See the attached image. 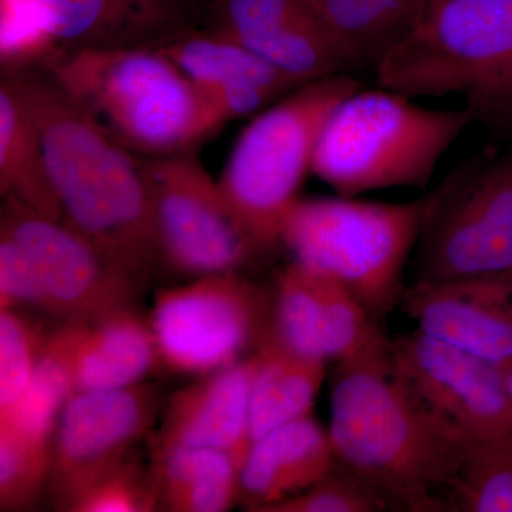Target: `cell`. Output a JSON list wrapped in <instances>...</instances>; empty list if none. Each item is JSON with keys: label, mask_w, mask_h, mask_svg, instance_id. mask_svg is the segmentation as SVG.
Wrapping results in <instances>:
<instances>
[{"label": "cell", "mask_w": 512, "mask_h": 512, "mask_svg": "<svg viewBox=\"0 0 512 512\" xmlns=\"http://www.w3.org/2000/svg\"><path fill=\"white\" fill-rule=\"evenodd\" d=\"M187 23V0H2L0 56L26 64L64 49L157 46Z\"/></svg>", "instance_id": "cell-10"}, {"label": "cell", "mask_w": 512, "mask_h": 512, "mask_svg": "<svg viewBox=\"0 0 512 512\" xmlns=\"http://www.w3.org/2000/svg\"><path fill=\"white\" fill-rule=\"evenodd\" d=\"M0 190L3 197L43 217L62 220L42 140L6 79L0 84Z\"/></svg>", "instance_id": "cell-22"}, {"label": "cell", "mask_w": 512, "mask_h": 512, "mask_svg": "<svg viewBox=\"0 0 512 512\" xmlns=\"http://www.w3.org/2000/svg\"><path fill=\"white\" fill-rule=\"evenodd\" d=\"M100 130L143 158L200 147L224 124L156 46L64 49L37 67Z\"/></svg>", "instance_id": "cell-3"}, {"label": "cell", "mask_w": 512, "mask_h": 512, "mask_svg": "<svg viewBox=\"0 0 512 512\" xmlns=\"http://www.w3.org/2000/svg\"><path fill=\"white\" fill-rule=\"evenodd\" d=\"M394 367L434 416L468 444L512 434L505 367L424 335L390 339Z\"/></svg>", "instance_id": "cell-13"}, {"label": "cell", "mask_w": 512, "mask_h": 512, "mask_svg": "<svg viewBox=\"0 0 512 512\" xmlns=\"http://www.w3.org/2000/svg\"><path fill=\"white\" fill-rule=\"evenodd\" d=\"M200 90L234 83H255L288 94L299 83L255 55L237 40L212 30L185 29L156 46Z\"/></svg>", "instance_id": "cell-23"}, {"label": "cell", "mask_w": 512, "mask_h": 512, "mask_svg": "<svg viewBox=\"0 0 512 512\" xmlns=\"http://www.w3.org/2000/svg\"><path fill=\"white\" fill-rule=\"evenodd\" d=\"M505 375H507L508 390H510L512 399V363L507 367V369H505Z\"/></svg>", "instance_id": "cell-36"}, {"label": "cell", "mask_w": 512, "mask_h": 512, "mask_svg": "<svg viewBox=\"0 0 512 512\" xmlns=\"http://www.w3.org/2000/svg\"><path fill=\"white\" fill-rule=\"evenodd\" d=\"M360 87L350 73L302 84L255 114L239 134L218 185L256 254L282 244L323 127L340 101Z\"/></svg>", "instance_id": "cell-5"}, {"label": "cell", "mask_w": 512, "mask_h": 512, "mask_svg": "<svg viewBox=\"0 0 512 512\" xmlns=\"http://www.w3.org/2000/svg\"><path fill=\"white\" fill-rule=\"evenodd\" d=\"M89 323L66 320L50 333L30 377L28 389L0 430H13L50 447L57 420L73 393V360L77 342Z\"/></svg>", "instance_id": "cell-25"}, {"label": "cell", "mask_w": 512, "mask_h": 512, "mask_svg": "<svg viewBox=\"0 0 512 512\" xmlns=\"http://www.w3.org/2000/svg\"><path fill=\"white\" fill-rule=\"evenodd\" d=\"M35 309L50 315L46 293L18 245L0 235V311Z\"/></svg>", "instance_id": "cell-33"}, {"label": "cell", "mask_w": 512, "mask_h": 512, "mask_svg": "<svg viewBox=\"0 0 512 512\" xmlns=\"http://www.w3.org/2000/svg\"><path fill=\"white\" fill-rule=\"evenodd\" d=\"M148 322L158 360L174 372L205 376L259 349L271 329L272 298L238 272L198 276L161 289Z\"/></svg>", "instance_id": "cell-9"}, {"label": "cell", "mask_w": 512, "mask_h": 512, "mask_svg": "<svg viewBox=\"0 0 512 512\" xmlns=\"http://www.w3.org/2000/svg\"><path fill=\"white\" fill-rule=\"evenodd\" d=\"M0 235L18 245L35 269L55 318L94 323L133 308L138 279L67 225L5 198Z\"/></svg>", "instance_id": "cell-12"}, {"label": "cell", "mask_w": 512, "mask_h": 512, "mask_svg": "<svg viewBox=\"0 0 512 512\" xmlns=\"http://www.w3.org/2000/svg\"><path fill=\"white\" fill-rule=\"evenodd\" d=\"M259 352L261 366L251 400L252 443L266 431L311 414L326 376V360L289 349L271 332Z\"/></svg>", "instance_id": "cell-21"}, {"label": "cell", "mask_w": 512, "mask_h": 512, "mask_svg": "<svg viewBox=\"0 0 512 512\" xmlns=\"http://www.w3.org/2000/svg\"><path fill=\"white\" fill-rule=\"evenodd\" d=\"M217 28L299 83L349 73L305 0H217Z\"/></svg>", "instance_id": "cell-17"}, {"label": "cell", "mask_w": 512, "mask_h": 512, "mask_svg": "<svg viewBox=\"0 0 512 512\" xmlns=\"http://www.w3.org/2000/svg\"><path fill=\"white\" fill-rule=\"evenodd\" d=\"M448 511L512 512V434L468 444Z\"/></svg>", "instance_id": "cell-27"}, {"label": "cell", "mask_w": 512, "mask_h": 512, "mask_svg": "<svg viewBox=\"0 0 512 512\" xmlns=\"http://www.w3.org/2000/svg\"><path fill=\"white\" fill-rule=\"evenodd\" d=\"M6 80L42 140L62 220L144 284L161 262L146 158L100 130L42 70Z\"/></svg>", "instance_id": "cell-2"}, {"label": "cell", "mask_w": 512, "mask_h": 512, "mask_svg": "<svg viewBox=\"0 0 512 512\" xmlns=\"http://www.w3.org/2000/svg\"><path fill=\"white\" fill-rule=\"evenodd\" d=\"M158 510L224 512L239 501V467L212 448L181 447L154 458Z\"/></svg>", "instance_id": "cell-24"}, {"label": "cell", "mask_w": 512, "mask_h": 512, "mask_svg": "<svg viewBox=\"0 0 512 512\" xmlns=\"http://www.w3.org/2000/svg\"><path fill=\"white\" fill-rule=\"evenodd\" d=\"M329 437L336 464L387 504L413 512L447 511L440 490L456 478L468 447L414 396L380 335L338 362L330 387Z\"/></svg>", "instance_id": "cell-1"}, {"label": "cell", "mask_w": 512, "mask_h": 512, "mask_svg": "<svg viewBox=\"0 0 512 512\" xmlns=\"http://www.w3.org/2000/svg\"><path fill=\"white\" fill-rule=\"evenodd\" d=\"M429 207L430 194L402 204L302 198L286 220L282 244L345 286L379 322L402 303L404 266Z\"/></svg>", "instance_id": "cell-6"}, {"label": "cell", "mask_w": 512, "mask_h": 512, "mask_svg": "<svg viewBox=\"0 0 512 512\" xmlns=\"http://www.w3.org/2000/svg\"><path fill=\"white\" fill-rule=\"evenodd\" d=\"M160 412L147 384L73 392L50 444V493L59 510L87 484L133 456Z\"/></svg>", "instance_id": "cell-14"}, {"label": "cell", "mask_w": 512, "mask_h": 512, "mask_svg": "<svg viewBox=\"0 0 512 512\" xmlns=\"http://www.w3.org/2000/svg\"><path fill=\"white\" fill-rule=\"evenodd\" d=\"M158 362L150 322L121 309L84 329L73 360V392L136 386Z\"/></svg>", "instance_id": "cell-19"}, {"label": "cell", "mask_w": 512, "mask_h": 512, "mask_svg": "<svg viewBox=\"0 0 512 512\" xmlns=\"http://www.w3.org/2000/svg\"><path fill=\"white\" fill-rule=\"evenodd\" d=\"M335 466L329 431L308 414L266 431L251 444L239 470V501L258 512L318 483Z\"/></svg>", "instance_id": "cell-18"}, {"label": "cell", "mask_w": 512, "mask_h": 512, "mask_svg": "<svg viewBox=\"0 0 512 512\" xmlns=\"http://www.w3.org/2000/svg\"><path fill=\"white\" fill-rule=\"evenodd\" d=\"M416 281L512 274V151L461 165L430 194Z\"/></svg>", "instance_id": "cell-8"}, {"label": "cell", "mask_w": 512, "mask_h": 512, "mask_svg": "<svg viewBox=\"0 0 512 512\" xmlns=\"http://www.w3.org/2000/svg\"><path fill=\"white\" fill-rule=\"evenodd\" d=\"M402 308L420 332L507 369L512 363V274L416 281Z\"/></svg>", "instance_id": "cell-15"}, {"label": "cell", "mask_w": 512, "mask_h": 512, "mask_svg": "<svg viewBox=\"0 0 512 512\" xmlns=\"http://www.w3.org/2000/svg\"><path fill=\"white\" fill-rule=\"evenodd\" d=\"M47 336L13 309L0 311V421L22 399Z\"/></svg>", "instance_id": "cell-30"}, {"label": "cell", "mask_w": 512, "mask_h": 512, "mask_svg": "<svg viewBox=\"0 0 512 512\" xmlns=\"http://www.w3.org/2000/svg\"><path fill=\"white\" fill-rule=\"evenodd\" d=\"M160 261L181 274H232L256 255L198 148L146 158Z\"/></svg>", "instance_id": "cell-11"}, {"label": "cell", "mask_w": 512, "mask_h": 512, "mask_svg": "<svg viewBox=\"0 0 512 512\" xmlns=\"http://www.w3.org/2000/svg\"><path fill=\"white\" fill-rule=\"evenodd\" d=\"M477 119L497 121L512 113V60L468 99Z\"/></svg>", "instance_id": "cell-35"}, {"label": "cell", "mask_w": 512, "mask_h": 512, "mask_svg": "<svg viewBox=\"0 0 512 512\" xmlns=\"http://www.w3.org/2000/svg\"><path fill=\"white\" fill-rule=\"evenodd\" d=\"M202 92L210 100L222 124L261 113L268 104L282 97L274 90L255 83L224 84Z\"/></svg>", "instance_id": "cell-34"}, {"label": "cell", "mask_w": 512, "mask_h": 512, "mask_svg": "<svg viewBox=\"0 0 512 512\" xmlns=\"http://www.w3.org/2000/svg\"><path fill=\"white\" fill-rule=\"evenodd\" d=\"M338 50L349 73L375 72L409 35L424 0H305Z\"/></svg>", "instance_id": "cell-20"}, {"label": "cell", "mask_w": 512, "mask_h": 512, "mask_svg": "<svg viewBox=\"0 0 512 512\" xmlns=\"http://www.w3.org/2000/svg\"><path fill=\"white\" fill-rule=\"evenodd\" d=\"M476 120L468 106L427 109L384 87H360L326 121L312 174L340 197L426 188L441 158Z\"/></svg>", "instance_id": "cell-4"}, {"label": "cell", "mask_w": 512, "mask_h": 512, "mask_svg": "<svg viewBox=\"0 0 512 512\" xmlns=\"http://www.w3.org/2000/svg\"><path fill=\"white\" fill-rule=\"evenodd\" d=\"M49 468L50 447L0 430V510L19 511L35 503Z\"/></svg>", "instance_id": "cell-31"}, {"label": "cell", "mask_w": 512, "mask_h": 512, "mask_svg": "<svg viewBox=\"0 0 512 512\" xmlns=\"http://www.w3.org/2000/svg\"><path fill=\"white\" fill-rule=\"evenodd\" d=\"M269 332L289 349L328 362L323 348L318 272L313 266L293 259L279 275Z\"/></svg>", "instance_id": "cell-26"}, {"label": "cell", "mask_w": 512, "mask_h": 512, "mask_svg": "<svg viewBox=\"0 0 512 512\" xmlns=\"http://www.w3.org/2000/svg\"><path fill=\"white\" fill-rule=\"evenodd\" d=\"M158 510L153 468L141 466L133 456L101 474L73 495L62 511L150 512Z\"/></svg>", "instance_id": "cell-29"}, {"label": "cell", "mask_w": 512, "mask_h": 512, "mask_svg": "<svg viewBox=\"0 0 512 512\" xmlns=\"http://www.w3.org/2000/svg\"><path fill=\"white\" fill-rule=\"evenodd\" d=\"M316 272L322 303L323 348L328 360L342 362L362 352L383 332L345 286L319 269Z\"/></svg>", "instance_id": "cell-28"}, {"label": "cell", "mask_w": 512, "mask_h": 512, "mask_svg": "<svg viewBox=\"0 0 512 512\" xmlns=\"http://www.w3.org/2000/svg\"><path fill=\"white\" fill-rule=\"evenodd\" d=\"M387 507L369 485L336 464L318 483L258 512H376Z\"/></svg>", "instance_id": "cell-32"}, {"label": "cell", "mask_w": 512, "mask_h": 512, "mask_svg": "<svg viewBox=\"0 0 512 512\" xmlns=\"http://www.w3.org/2000/svg\"><path fill=\"white\" fill-rule=\"evenodd\" d=\"M259 366L258 349L175 392L151 441V460L175 448H212L229 454L241 470L252 444L251 400Z\"/></svg>", "instance_id": "cell-16"}, {"label": "cell", "mask_w": 512, "mask_h": 512, "mask_svg": "<svg viewBox=\"0 0 512 512\" xmlns=\"http://www.w3.org/2000/svg\"><path fill=\"white\" fill-rule=\"evenodd\" d=\"M512 60V0H424L416 23L375 69L379 87L467 99Z\"/></svg>", "instance_id": "cell-7"}]
</instances>
